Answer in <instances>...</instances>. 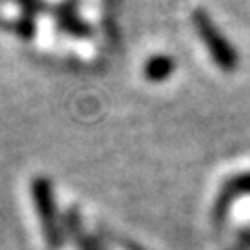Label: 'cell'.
Wrapping results in <instances>:
<instances>
[{"instance_id":"cell-1","label":"cell","mask_w":250,"mask_h":250,"mask_svg":"<svg viewBox=\"0 0 250 250\" xmlns=\"http://www.w3.org/2000/svg\"><path fill=\"white\" fill-rule=\"evenodd\" d=\"M192 25L196 29V34L202 42H205L207 50L210 54L215 65L225 73H233L238 69V52L231 46V42L221 34V29L217 27V23L205 9H194L192 11Z\"/></svg>"},{"instance_id":"cell-2","label":"cell","mask_w":250,"mask_h":250,"mask_svg":"<svg viewBox=\"0 0 250 250\" xmlns=\"http://www.w3.org/2000/svg\"><path fill=\"white\" fill-rule=\"evenodd\" d=\"M29 194H31V200H34L38 219H40V228H42L46 244L50 248H59L62 242V231H61V219H59L52 182L42 175L34 177L29 182Z\"/></svg>"},{"instance_id":"cell-3","label":"cell","mask_w":250,"mask_h":250,"mask_svg":"<svg viewBox=\"0 0 250 250\" xmlns=\"http://www.w3.org/2000/svg\"><path fill=\"white\" fill-rule=\"evenodd\" d=\"M244 194H250V171L248 173H240V175L225 182V186L221 188V192H219V196L215 200V210H213L215 221L223 223L225 217H228V213H229L231 205L240 196H244Z\"/></svg>"},{"instance_id":"cell-4","label":"cell","mask_w":250,"mask_h":250,"mask_svg":"<svg viewBox=\"0 0 250 250\" xmlns=\"http://www.w3.org/2000/svg\"><path fill=\"white\" fill-rule=\"evenodd\" d=\"M175 59L169 57V54H154L144 62V80L152 82V83H159V82H165L169 80L171 75L175 73Z\"/></svg>"},{"instance_id":"cell-5","label":"cell","mask_w":250,"mask_h":250,"mask_svg":"<svg viewBox=\"0 0 250 250\" xmlns=\"http://www.w3.org/2000/svg\"><path fill=\"white\" fill-rule=\"evenodd\" d=\"M57 21H59V25L65 31H69L71 36H77V38L92 36V27L83 19H80V15H77L75 6L71 2L61 4V9L57 11Z\"/></svg>"},{"instance_id":"cell-6","label":"cell","mask_w":250,"mask_h":250,"mask_svg":"<svg viewBox=\"0 0 250 250\" xmlns=\"http://www.w3.org/2000/svg\"><path fill=\"white\" fill-rule=\"evenodd\" d=\"M65 228L67 233H71V238L75 242L77 250H98V244L94 242L90 236H85V231L82 229V217L77 213V208L71 207L65 215Z\"/></svg>"},{"instance_id":"cell-7","label":"cell","mask_w":250,"mask_h":250,"mask_svg":"<svg viewBox=\"0 0 250 250\" xmlns=\"http://www.w3.org/2000/svg\"><path fill=\"white\" fill-rule=\"evenodd\" d=\"M121 244H123V248H125V250H144L140 244H136V242H129V240H123Z\"/></svg>"},{"instance_id":"cell-8","label":"cell","mask_w":250,"mask_h":250,"mask_svg":"<svg viewBox=\"0 0 250 250\" xmlns=\"http://www.w3.org/2000/svg\"><path fill=\"white\" fill-rule=\"evenodd\" d=\"M238 250H244V248H238Z\"/></svg>"}]
</instances>
